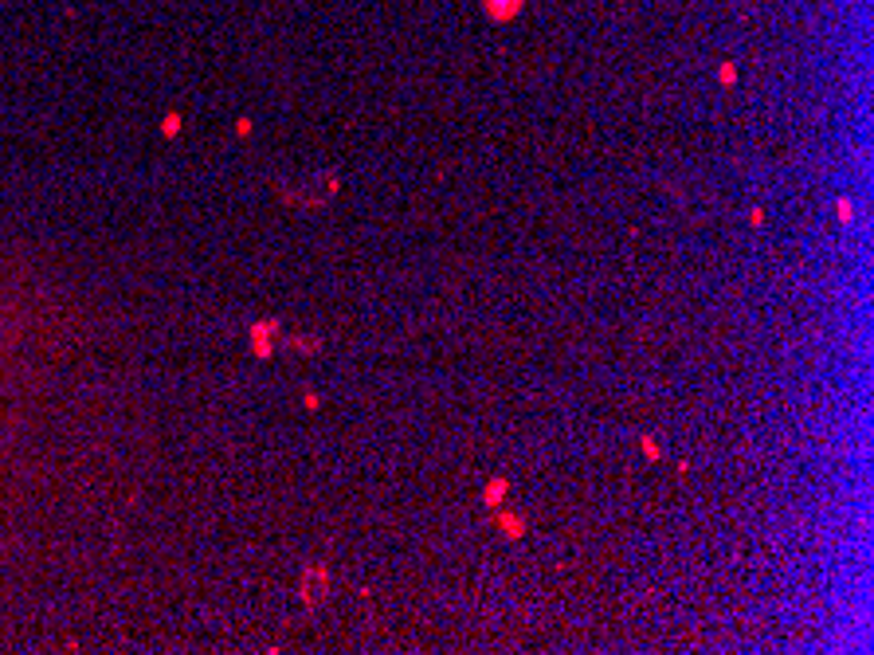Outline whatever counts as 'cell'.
<instances>
[{"mask_svg":"<svg viewBox=\"0 0 874 655\" xmlns=\"http://www.w3.org/2000/svg\"><path fill=\"white\" fill-rule=\"evenodd\" d=\"M502 495H506V479H490L487 483V495H482V498H487L490 506H498V502H502Z\"/></svg>","mask_w":874,"mask_h":655,"instance_id":"5b68a950","label":"cell"},{"mask_svg":"<svg viewBox=\"0 0 874 655\" xmlns=\"http://www.w3.org/2000/svg\"><path fill=\"white\" fill-rule=\"evenodd\" d=\"M161 130H165V133H169V138H173V133H177V130H181V114H169V118H165V126H161Z\"/></svg>","mask_w":874,"mask_h":655,"instance_id":"8992f818","label":"cell"},{"mask_svg":"<svg viewBox=\"0 0 874 655\" xmlns=\"http://www.w3.org/2000/svg\"><path fill=\"white\" fill-rule=\"evenodd\" d=\"M275 338H282V326L279 322H259L251 326V349L259 357H271L275 353Z\"/></svg>","mask_w":874,"mask_h":655,"instance_id":"7a4b0ae2","label":"cell"},{"mask_svg":"<svg viewBox=\"0 0 874 655\" xmlns=\"http://www.w3.org/2000/svg\"><path fill=\"white\" fill-rule=\"evenodd\" d=\"M518 9H521V0H487V12L494 20H510Z\"/></svg>","mask_w":874,"mask_h":655,"instance_id":"3957f363","label":"cell"},{"mask_svg":"<svg viewBox=\"0 0 874 655\" xmlns=\"http://www.w3.org/2000/svg\"><path fill=\"white\" fill-rule=\"evenodd\" d=\"M326 585H330V569L326 565H314V569H306L302 577V600L306 605H318V600H326Z\"/></svg>","mask_w":874,"mask_h":655,"instance_id":"6da1fadb","label":"cell"},{"mask_svg":"<svg viewBox=\"0 0 874 655\" xmlns=\"http://www.w3.org/2000/svg\"><path fill=\"white\" fill-rule=\"evenodd\" d=\"M855 216V208H851V200H839V220H851Z\"/></svg>","mask_w":874,"mask_h":655,"instance_id":"52a82bcc","label":"cell"},{"mask_svg":"<svg viewBox=\"0 0 874 655\" xmlns=\"http://www.w3.org/2000/svg\"><path fill=\"white\" fill-rule=\"evenodd\" d=\"M498 530L510 534V538H521V534H526V522H521L518 514H498Z\"/></svg>","mask_w":874,"mask_h":655,"instance_id":"277c9868","label":"cell"}]
</instances>
